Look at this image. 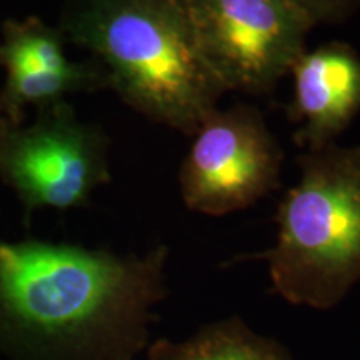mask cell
<instances>
[{
	"mask_svg": "<svg viewBox=\"0 0 360 360\" xmlns=\"http://www.w3.org/2000/svg\"><path fill=\"white\" fill-rule=\"evenodd\" d=\"M299 180L277 209L267 264L272 292L297 307L330 310L360 282V143L305 150Z\"/></svg>",
	"mask_w": 360,
	"mask_h": 360,
	"instance_id": "cell-3",
	"label": "cell"
},
{
	"mask_svg": "<svg viewBox=\"0 0 360 360\" xmlns=\"http://www.w3.org/2000/svg\"><path fill=\"white\" fill-rule=\"evenodd\" d=\"M0 179L27 214L80 207L110 180L109 139L67 102L39 109L32 124L0 117Z\"/></svg>",
	"mask_w": 360,
	"mask_h": 360,
	"instance_id": "cell-4",
	"label": "cell"
},
{
	"mask_svg": "<svg viewBox=\"0 0 360 360\" xmlns=\"http://www.w3.org/2000/svg\"><path fill=\"white\" fill-rule=\"evenodd\" d=\"M148 360H294L281 342L265 337L240 317L207 323L186 340H152Z\"/></svg>",
	"mask_w": 360,
	"mask_h": 360,
	"instance_id": "cell-8",
	"label": "cell"
},
{
	"mask_svg": "<svg viewBox=\"0 0 360 360\" xmlns=\"http://www.w3.org/2000/svg\"><path fill=\"white\" fill-rule=\"evenodd\" d=\"M207 65L224 92L267 94L302 53L312 22L287 0H187Z\"/></svg>",
	"mask_w": 360,
	"mask_h": 360,
	"instance_id": "cell-5",
	"label": "cell"
},
{
	"mask_svg": "<svg viewBox=\"0 0 360 360\" xmlns=\"http://www.w3.org/2000/svg\"><path fill=\"white\" fill-rule=\"evenodd\" d=\"M295 143L315 150L334 143L360 112V56L345 42L305 51L290 70Z\"/></svg>",
	"mask_w": 360,
	"mask_h": 360,
	"instance_id": "cell-7",
	"label": "cell"
},
{
	"mask_svg": "<svg viewBox=\"0 0 360 360\" xmlns=\"http://www.w3.org/2000/svg\"><path fill=\"white\" fill-rule=\"evenodd\" d=\"M58 29L102 67L107 89L152 122L192 135L219 109L225 92L187 0H67Z\"/></svg>",
	"mask_w": 360,
	"mask_h": 360,
	"instance_id": "cell-2",
	"label": "cell"
},
{
	"mask_svg": "<svg viewBox=\"0 0 360 360\" xmlns=\"http://www.w3.org/2000/svg\"><path fill=\"white\" fill-rule=\"evenodd\" d=\"M192 137L179 170L191 212L222 217L245 210L281 184V146L255 107L214 110Z\"/></svg>",
	"mask_w": 360,
	"mask_h": 360,
	"instance_id": "cell-6",
	"label": "cell"
},
{
	"mask_svg": "<svg viewBox=\"0 0 360 360\" xmlns=\"http://www.w3.org/2000/svg\"><path fill=\"white\" fill-rule=\"evenodd\" d=\"M169 249L115 254L0 240V350L15 360H135L167 297Z\"/></svg>",
	"mask_w": 360,
	"mask_h": 360,
	"instance_id": "cell-1",
	"label": "cell"
},
{
	"mask_svg": "<svg viewBox=\"0 0 360 360\" xmlns=\"http://www.w3.org/2000/svg\"><path fill=\"white\" fill-rule=\"evenodd\" d=\"M299 8L312 25H335L349 20L360 7V0H287Z\"/></svg>",
	"mask_w": 360,
	"mask_h": 360,
	"instance_id": "cell-10",
	"label": "cell"
},
{
	"mask_svg": "<svg viewBox=\"0 0 360 360\" xmlns=\"http://www.w3.org/2000/svg\"><path fill=\"white\" fill-rule=\"evenodd\" d=\"M65 45L60 29L45 24L39 17L11 19L2 27L0 65L6 77L67 70L75 60L67 56Z\"/></svg>",
	"mask_w": 360,
	"mask_h": 360,
	"instance_id": "cell-9",
	"label": "cell"
}]
</instances>
